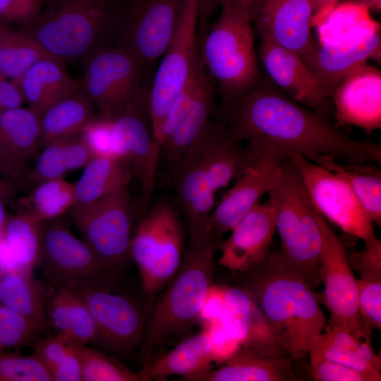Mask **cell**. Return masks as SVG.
Masks as SVG:
<instances>
[{
  "mask_svg": "<svg viewBox=\"0 0 381 381\" xmlns=\"http://www.w3.org/2000/svg\"><path fill=\"white\" fill-rule=\"evenodd\" d=\"M221 117L242 142L265 140L305 157L327 155L363 164L381 160L380 145L349 138L322 115L287 97L271 80L259 78L241 97L223 104Z\"/></svg>",
  "mask_w": 381,
  "mask_h": 381,
  "instance_id": "1",
  "label": "cell"
},
{
  "mask_svg": "<svg viewBox=\"0 0 381 381\" xmlns=\"http://www.w3.org/2000/svg\"><path fill=\"white\" fill-rule=\"evenodd\" d=\"M237 273L238 286L256 302L284 353L291 360L307 355L325 318L318 295L303 275L279 250Z\"/></svg>",
  "mask_w": 381,
  "mask_h": 381,
  "instance_id": "2",
  "label": "cell"
},
{
  "mask_svg": "<svg viewBox=\"0 0 381 381\" xmlns=\"http://www.w3.org/2000/svg\"><path fill=\"white\" fill-rule=\"evenodd\" d=\"M218 237L212 231L189 246L177 272L151 305L140 348L143 365L163 347L190 336L199 322L202 301L212 284Z\"/></svg>",
  "mask_w": 381,
  "mask_h": 381,
  "instance_id": "3",
  "label": "cell"
},
{
  "mask_svg": "<svg viewBox=\"0 0 381 381\" xmlns=\"http://www.w3.org/2000/svg\"><path fill=\"white\" fill-rule=\"evenodd\" d=\"M39 19L23 30L54 57L83 62L117 44L120 0H42Z\"/></svg>",
  "mask_w": 381,
  "mask_h": 381,
  "instance_id": "4",
  "label": "cell"
},
{
  "mask_svg": "<svg viewBox=\"0 0 381 381\" xmlns=\"http://www.w3.org/2000/svg\"><path fill=\"white\" fill-rule=\"evenodd\" d=\"M217 20L198 41L204 68L223 104L249 91L260 78L249 16L223 0Z\"/></svg>",
  "mask_w": 381,
  "mask_h": 381,
  "instance_id": "5",
  "label": "cell"
},
{
  "mask_svg": "<svg viewBox=\"0 0 381 381\" xmlns=\"http://www.w3.org/2000/svg\"><path fill=\"white\" fill-rule=\"evenodd\" d=\"M124 271L105 270L65 286L87 308L103 348L128 356L140 346L151 306L127 284Z\"/></svg>",
  "mask_w": 381,
  "mask_h": 381,
  "instance_id": "6",
  "label": "cell"
},
{
  "mask_svg": "<svg viewBox=\"0 0 381 381\" xmlns=\"http://www.w3.org/2000/svg\"><path fill=\"white\" fill-rule=\"evenodd\" d=\"M275 213V227L285 259L315 290L321 284V236L315 207L296 166L287 157L277 181L268 192Z\"/></svg>",
  "mask_w": 381,
  "mask_h": 381,
  "instance_id": "7",
  "label": "cell"
},
{
  "mask_svg": "<svg viewBox=\"0 0 381 381\" xmlns=\"http://www.w3.org/2000/svg\"><path fill=\"white\" fill-rule=\"evenodd\" d=\"M184 231L178 210L155 203L133 234L130 256L138 270L141 290L153 301L177 272L183 256Z\"/></svg>",
  "mask_w": 381,
  "mask_h": 381,
  "instance_id": "8",
  "label": "cell"
},
{
  "mask_svg": "<svg viewBox=\"0 0 381 381\" xmlns=\"http://www.w3.org/2000/svg\"><path fill=\"white\" fill-rule=\"evenodd\" d=\"M71 219L108 270L123 271L131 259L133 219L128 187L95 202L74 205Z\"/></svg>",
  "mask_w": 381,
  "mask_h": 381,
  "instance_id": "9",
  "label": "cell"
},
{
  "mask_svg": "<svg viewBox=\"0 0 381 381\" xmlns=\"http://www.w3.org/2000/svg\"><path fill=\"white\" fill-rule=\"evenodd\" d=\"M80 88L104 117L113 119L133 104L148 103L145 70L118 46L100 50L85 61Z\"/></svg>",
  "mask_w": 381,
  "mask_h": 381,
  "instance_id": "10",
  "label": "cell"
},
{
  "mask_svg": "<svg viewBox=\"0 0 381 381\" xmlns=\"http://www.w3.org/2000/svg\"><path fill=\"white\" fill-rule=\"evenodd\" d=\"M198 23V0H185L174 33L148 90V110L154 137L170 105L191 75L199 52Z\"/></svg>",
  "mask_w": 381,
  "mask_h": 381,
  "instance_id": "11",
  "label": "cell"
},
{
  "mask_svg": "<svg viewBox=\"0 0 381 381\" xmlns=\"http://www.w3.org/2000/svg\"><path fill=\"white\" fill-rule=\"evenodd\" d=\"M184 1L128 0L123 2L116 46L135 57L146 71L168 47Z\"/></svg>",
  "mask_w": 381,
  "mask_h": 381,
  "instance_id": "12",
  "label": "cell"
},
{
  "mask_svg": "<svg viewBox=\"0 0 381 381\" xmlns=\"http://www.w3.org/2000/svg\"><path fill=\"white\" fill-rule=\"evenodd\" d=\"M286 155L299 171L315 207L325 219L365 244L377 238L373 222L344 179L303 156L291 152Z\"/></svg>",
  "mask_w": 381,
  "mask_h": 381,
  "instance_id": "13",
  "label": "cell"
},
{
  "mask_svg": "<svg viewBox=\"0 0 381 381\" xmlns=\"http://www.w3.org/2000/svg\"><path fill=\"white\" fill-rule=\"evenodd\" d=\"M246 143L253 149V158L210 217V228L218 236L229 231L260 202L275 185L287 158L284 150L268 140H254Z\"/></svg>",
  "mask_w": 381,
  "mask_h": 381,
  "instance_id": "14",
  "label": "cell"
},
{
  "mask_svg": "<svg viewBox=\"0 0 381 381\" xmlns=\"http://www.w3.org/2000/svg\"><path fill=\"white\" fill-rule=\"evenodd\" d=\"M316 219L322 240L320 275L324 285L318 298L329 312L328 324L361 331L367 327L358 314L356 279L348 263L344 244L318 211Z\"/></svg>",
  "mask_w": 381,
  "mask_h": 381,
  "instance_id": "15",
  "label": "cell"
},
{
  "mask_svg": "<svg viewBox=\"0 0 381 381\" xmlns=\"http://www.w3.org/2000/svg\"><path fill=\"white\" fill-rule=\"evenodd\" d=\"M36 266L48 284L62 286L108 270L90 247L77 238L59 218L41 224Z\"/></svg>",
  "mask_w": 381,
  "mask_h": 381,
  "instance_id": "16",
  "label": "cell"
},
{
  "mask_svg": "<svg viewBox=\"0 0 381 381\" xmlns=\"http://www.w3.org/2000/svg\"><path fill=\"white\" fill-rule=\"evenodd\" d=\"M313 0H256L249 11L262 41L279 45L301 59L316 42L311 32Z\"/></svg>",
  "mask_w": 381,
  "mask_h": 381,
  "instance_id": "17",
  "label": "cell"
},
{
  "mask_svg": "<svg viewBox=\"0 0 381 381\" xmlns=\"http://www.w3.org/2000/svg\"><path fill=\"white\" fill-rule=\"evenodd\" d=\"M111 119L121 156L139 181L141 203L146 207L152 195L161 152L153 135L148 104L131 105Z\"/></svg>",
  "mask_w": 381,
  "mask_h": 381,
  "instance_id": "18",
  "label": "cell"
},
{
  "mask_svg": "<svg viewBox=\"0 0 381 381\" xmlns=\"http://www.w3.org/2000/svg\"><path fill=\"white\" fill-rule=\"evenodd\" d=\"M177 205L188 229L189 246L203 241L212 231L210 217L215 206L201 155L193 145L172 174Z\"/></svg>",
  "mask_w": 381,
  "mask_h": 381,
  "instance_id": "19",
  "label": "cell"
},
{
  "mask_svg": "<svg viewBox=\"0 0 381 381\" xmlns=\"http://www.w3.org/2000/svg\"><path fill=\"white\" fill-rule=\"evenodd\" d=\"M230 231L219 246V263L236 273L257 265L269 253L276 231L273 205L269 199L256 205Z\"/></svg>",
  "mask_w": 381,
  "mask_h": 381,
  "instance_id": "20",
  "label": "cell"
},
{
  "mask_svg": "<svg viewBox=\"0 0 381 381\" xmlns=\"http://www.w3.org/2000/svg\"><path fill=\"white\" fill-rule=\"evenodd\" d=\"M339 126L352 125L370 133L381 128V72L364 64L335 88L331 95Z\"/></svg>",
  "mask_w": 381,
  "mask_h": 381,
  "instance_id": "21",
  "label": "cell"
},
{
  "mask_svg": "<svg viewBox=\"0 0 381 381\" xmlns=\"http://www.w3.org/2000/svg\"><path fill=\"white\" fill-rule=\"evenodd\" d=\"M259 52L271 81L287 97L327 119L333 111L330 99L294 52L262 41Z\"/></svg>",
  "mask_w": 381,
  "mask_h": 381,
  "instance_id": "22",
  "label": "cell"
},
{
  "mask_svg": "<svg viewBox=\"0 0 381 381\" xmlns=\"http://www.w3.org/2000/svg\"><path fill=\"white\" fill-rule=\"evenodd\" d=\"M380 31L337 46L317 44L301 58L315 76L324 95L330 99L335 88L370 58L380 59Z\"/></svg>",
  "mask_w": 381,
  "mask_h": 381,
  "instance_id": "23",
  "label": "cell"
},
{
  "mask_svg": "<svg viewBox=\"0 0 381 381\" xmlns=\"http://www.w3.org/2000/svg\"><path fill=\"white\" fill-rule=\"evenodd\" d=\"M237 140L220 120L210 121L195 143L205 166L209 183L216 193L236 180L251 162L253 149Z\"/></svg>",
  "mask_w": 381,
  "mask_h": 381,
  "instance_id": "24",
  "label": "cell"
},
{
  "mask_svg": "<svg viewBox=\"0 0 381 381\" xmlns=\"http://www.w3.org/2000/svg\"><path fill=\"white\" fill-rule=\"evenodd\" d=\"M222 322L242 346L270 356L286 355L256 302L238 286H227Z\"/></svg>",
  "mask_w": 381,
  "mask_h": 381,
  "instance_id": "25",
  "label": "cell"
},
{
  "mask_svg": "<svg viewBox=\"0 0 381 381\" xmlns=\"http://www.w3.org/2000/svg\"><path fill=\"white\" fill-rule=\"evenodd\" d=\"M371 333L367 327L356 332L327 323L308 351L310 360L334 361L380 381V359L373 349Z\"/></svg>",
  "mask_w": 381,
  "mask_h": 381,
  "instance_id": "26",
  "label": "cell"
},
{
  "mask_svg": "<svg viewBox=\"0 0 381 381\" xmlns=\"http://www.w3.org/2000/svg\"><path fill=\"white\" fill-rule=\"evenodd\" d=\"M45 311L48 326L68 340L103 348L97 325L85 303L69 288L45 286Z\"/></svg>",
  "mask_w": 381,
  "mask_h": 381,
  "instance_id": "27",
  "label": "cell"
},
{
  "mask_svg": "<svg viewBox=\"0 0 381 381\" xmlns=\"http://www.w3.org/2000/svg\"><path fill=\"white\" fill-rule=\"evenodd\" d=\"M24 102L40 116L52 105L80 88V80L68 74L64 62L53 56L30 66L16 81Z\"/></svg>",
  "mask_w": 381,
  "mask_h": 381,
  "instance_id": "28",
  "label": "cell"
},
{
  "mask_svg": "<svg viewBox=\"0 0 381 381\" xmlns=\"http://www.w3.org/2000/svg\"><path fill=\"white\" fill-rule=\"evenodd\" d=\"M216 87L206 72L185 116L161 146L169 170L173 174L206 129L214 111Z\"/></svg>",
  "mask_w": 381,
  "mask_h": 381,
  "instance_id": "29",
  "label": "cell"
},
{
  "mask_svg": "<svg viewBox=\"0 0 381 381\" xmlns=\"http://www.w3.org/2000/svg\"><path fill=\"white\" fill-rule=\"evenodd\" d=\"M213 363L210 344L204 329L179 342L171 351L154 357L140 370L147 381L167 380L174 375L184 380L195 378L210 370Z\"/></svg>",
  "mask_w": 381,
  "mask_h": 381,
  "instance_id": "30",
  "label": "cell"
},
{
  "mask_svg": "<svg viewBox=\"0 0 381 381\" xmlns=\"http://www.w3.org/2000/svg\"><path fill=\"white\" fill-rule=\"evenodd\" d=\"M291 358L270 356L250 348L241 350L220 367L210 369L195 381H293L298 380Z\"/></svg>",
  "mask_w": 381,
  "mask_h": 381,
  "instance_id": "31",
  "label": "cell"
},
{
  "mask_svg": "<svg viewBox=\"0 0 381 381\" xmlns=\"http://www.w3.org/2000/svg\"><path fill=\"white\" fill-rule=\"evenodd\" d=\"M0 304L30 319L48 334L45 286L23 270L0 268Z\"/></svg>",
  "mask_w": 381,
  "mask_h": 381,
  "instance_id": "32",
  "label": "cell"
},
{
  "mask_svg": "<svg viewBox=\"0 0 381 381\" xmlns=\"http://www.w3.org/2000/svg\"><path fill=\"white\" fill-rule=\"evenodd\" d=\"M95 108L81 88L52 105L40 116V147L79 135L95 117Z\"/></svg>",
  "mask_w": 381,
  "mask_h": 381,
  "instance_id": "33",
  "label": "cell"
},
{
  "mask_svg": "<svg viewBox=\"0 0 381 381\" xmlns=\"http://www.w3.org/2000/svg\"><path fill=\"white\" fill-rule=\"evenodd\" d=\"M133 175L130 166L122 158L94 157L84 167L81 176L74 183V205L90 203L128 187Z\"/></svg>",
  "mask_w": 381,
  "mask_h": 381,
  "instance_id": "34",
  "label": "cell"
},
{
  "mask_svg": "<svg viewBox=\"0 0 381 381\" xmlns=\"http://www.w3.org/2000/svg\"><path fill=\"white\" fill-rule=\"evenodd\" d=\"M306 158L344 179L373 224H381V173L377 167L353 162L344 164L327 155L315 154Z\"/></svg>",
  "mask_w": 381,
  "mask_h": 381,
  "instance_id": "35",
  "label": "cell"
},
{
  "mask_svg": "<svg viewBox=\"0 0 381 381\" xmlns=\"http://www.w3.org/2000/svg\"><path fill=\"white\" fill-rule=\"evenodd\" d=\"M93 157L80 134L60 140L43 147L37 162L26 170L22 179L35 186L44 181L64 178L84 167Z\"/></svg>",
  "mask_w": 381,
  "mask_h": 381,
  "instance_id": "36",
  "label": "cell"
},
{
  "mask_svg": "<svg viewBox=\"0 0 381 381\" xmlns=\"http://www.w3.org/2000/svg\"><path fill=\"white\" fill-rule=\"evenodd\" d=\"M316 28L318 44L337 46L380 31V24L370 10L353 0L337 4L325 20Z\"/></svg>",
  "mask_w": 381,
  "mask_h": 381,
  "instance_id": "37",
  "label": "cell"
},
{
  "mask_svg": "<svg viewBox=\"0 0 381 381\" xmlns=\"http://www.w3.org/2000/svg\"><path fill=\"white\" fill-rule=\"evenodd\" d=\"M40 116L21 107L0 111V144L23 168L40 147Z\"/></svg>",
  "mask_w": 381,
  "mask_h": 381,
  "instance_id": "38",
  "label": "cell"
},
{
  "mask_svg": "<svg viewBox=\"0 0 381 381\" xmlns=\"http://www.w3.org/2000/svg\"><path fill=\"white\" fill-rule=\"evenodd\" d=\"M74 204V184L64 178H58L35 185L20 202L22 207L20 212L42 223L59 218Z\"/></svg>",
  "mask_w": 381,
  "mask_h": 381,
  "instance_id": "39",
  "label": "cell"
},
{
  "mask_svg": "<svg viewBox=\"0 0 381 381\" xmlns=\"http://www.w3.org/2000/svg\"><path fill=\"white\" fill-rule=\"evenodd\" d=\"M48 56L52 55L24 30L0 26V78L16 82L35 62Z\"/></svg>",
  "mask_w": 381,
  "mask_h": 381,
  "instance_id": "40",
  "label": "cell"
},
{
  "mask_svg": "<svg viewBox=\"0 0 381 381\" xmlns=\"http://www.w3.org/2000/svg\"><path fill=\"white\" fill-rule=\"evenodd\" d=\"M41 224L20 212L7 217L0 238L18 270L31 272L37 265Z\"/></svg>",
  "mask_w": 381,
  "mask_h": 381,
  "instance_id": "41",
  "label": "cell"
},
{
  "mask_svg": "<svg viewBox=\"0 0 381 381\" xmlns=\"http://www.w3.org/2000/svg\"><path fill=\"white\" fill-rule=\"evenodd\" d=\"M73 344L80 362L82 381H147L140 371H131L100 350L82 344Z\"/></svg>",
  "mask_w": 381,
  "mask_h": 381,
  "instance_id": "42",
  "label": "cell"
},
{
  "mask_svg": "<svg viewBox=\"0 0 381 381\" xmlns=\"http://www.w3.org/2000/svg\"><path fill=\"white\" fill-rule=\"evenodd\" d=\"M40 333L30 319L0 304V351L35 344Z\"/></svg>",
  "mask_w": 381,
  "mask_h": 381,
  "instance_id": "43",
  "label": "cell"
},
{
  "mask_svg": "<svg viewBox=\"0 0 381 381\" xmlns=\"http://www.w3.org/2000/svg\"><path fill=\"white\" fill-rule=\"evenodd\" d=\"M0 381H52L49 370L33 353L0 351Z\"/></svg>",
  "mask_w": 381,
  "mask_h": 381,
  "instance_id": "44",
  "label": "cell"
},
{
  "mask_svg": "<svg viewBox=\"0 0 381 381\" xmlns=\"http://www.w3.org/2000/svg\"><path fill=\"white\" fill-rule=\"evenodd\" d=\"M80 135L94 157L109 156L123 159L111 119L100 115L95 116L85 126Z\"/></svg>",
  "mask_w": 381,
  "mask_h": 381,
  "instance_id": "45",
  "label": "cell"
},
{
  "mask_svg": "<svg viewBox=\"0 0 381 381\" xmlns=\"http://www.w3.org/2000/svg\"><path fill=\"white\" fill-rule=\"evenodd\" d=\"M358 314L368 328L381 329V281L356 279Z\"/></svg>",
  "mask_w": 381,
  "mask_h": 381,
  "instance_id": "46",
  "label": "cell"
},
{
  "mask_svg": "<svg viewBox=\"0 0 381 381\" xmlns=\"http://www.w3.org/2000/svg\"><path fill=\"white\" fill-rule=\"evenodd\" d=\"M348 263L361 279L381 281V241L376 238L361 250L346 253Z\"/></svg>",
  "mask_w": 381,
  "mask_h": 381,
  "instance_id": "47",
  "label": "cell"
},
{
  "mask_svg": "<svg viewBox=\"0 0 381 381\" xmlns=\"http://www.w3.org/2000/svg\"><path fill=\"white\" fill-rule=\"evenodd\" d=\"M309 372L316 381H373L356 369L325 358L310 360Z\"/></svg>",
  "mask_w": 381,
  "mask_h": 381,
  "instance_id": "48",
  "label": "cell"
},
{
  "mask_svg": "<svg viewBox=\"0 0 381 381\" xmlns=\"http://www.w3.org/2000/svg\"><path fill=\"white\" fill-rule=\"evenodd\" d=\"M202 329L207 334L212 361L217 364L224 363L242 348L241 343L227 332L222 321Z\"/></svg>",
  "mask_w": 381,
  "mask_h": 381,
  "instance_id": "49",
  "label": "cell"
},
{
  "mask_svg": "<svg viewBox=\"0 0 381 381\" xmlns=\"http://www.w3.org/2000/svg\"><path fill=\"white\" fill-rule=\"evenodd\" d=\"M42 0H0V17L8 23L28 27L40 18Z\"/></svg>",
  "mask_w": 381,
  "mask_h": 381,
  "instance_id": "50",
  "label": "cell"
},
{
  "mask_svg": "<svg viewBox=\"0 0 381 381\" xmlns=\"http://www.w3.org/2000/svg\"><path fill=\"white\" fill-rule=\"evenodd\" d=\"M71 348L70 341L62 335H46L34 344L33 354L49 370L50 375L65 358ZM52 377V376H51Z\"/></svg>",
  "mask_w": 381,
  "mask_h": 381,
  "instance_id": "51",
  "label": "cell"
},
{
  "mask_svg": "<svg viewBox=\"0 0 381 381\" xmlns=\"http://www.w3.org/2000/svg\"><path fill=\"white\" fill-rule=\"evenodd\" d=\"M227 286L212 284L202 301L199 322L202 327L222 321L224 314Z\"/></svg>",
  "mask_w": 381,
  "mask_h": 381,
  "instance_id": "52",
  "label": "cell"
},
{
  "mask_svg": "<svg viewBox=\"0 0 381 381\" xmlns=\"http://www.w3.org/2000/svg\"><path fill=\"white\" fill-rule=\"evenodd\" d=\"M70 344L66 356L51 373L52 381H82L80 362L73 342Z\"/></svg>",
  "mask_w": 381,
  "mask_h": 381,
  "instance_id": "53",
  "label": "cell"
},
{
  "mask_svg": "<svg viewBox=\"0 0 381 381\" xmlns=\"http://www.w3.org/2000/svg\"><path fill=\"white\" fill-rule=\"evenodd\" d=\"M24 99L18 83L0 78V105L4 109L21 107Z\"/></svg>",
  "mask_w": 381,
  "mask_h": 381,
  "instance_id": "54",
  "label": "cell"
},
{
  "mask_svg": "<svg viewBox=\"0 0 381 381\" xmlns=\"http://www.w3.org/2000/svg\"><path fill=\"white\" fill-rule=\"evenodd\" d=\"M26 169L15 162L0 144V178L11 181L23 179Z\"/></svg>",
  "mask_w": 381,
  "mask_h": 381,
  "instance_id": "55",
  "label": "cell"
},
{
  "mask_svg": "<svg viewBox=\"0 0 381 381\" xmlns=\"http://www.w3.org/2000/svg\"><path fill=\"white\" fill-rule=\"evenodd\" d=\"M222 1V0H198L199 38H201L207 32L209 19L215 9L220 6Z\"/></svg>",
  "mask_w": 381,
  "mask_h": 381,
  "instance_id": "56",
  "label": "cell"
},
{
  "mask_svg": "<svg viewBox=\"0 0 381 381\" xmlns=\"http://www.w3.org/2000/svg\"><path fill=\"white\" fill-rule=\"evenodd\" d=\"M339 0H313L311 26L322 23L338 4Z\"/></svg>",
  "mask_w": 381,
  "mask_h": 381,
  "instance_id": "57",
  "label": "cell"
},
{
  "mask_svg": "<svg viewBox=\"0 0 381 381\" xmlns=\"http://www.w3.org/2000/svg\"><path fill=\"white\" fill-rule=\"evenodd\" d=\"M10 195L0 192V236L4 227L7 216L6 214L4 198Z\"/></svg>",
  "mask_w": 381,
  "mask_h": 381,
  "instance_id": "58",
  "label": "cell"
},
{
  "mask_svg": "<svg viewBox=\"0 0 381 381\" xmlns=\"http://www.w3.org/2000/svg\"><path fill=\"white\" fill-rule=\"evenodd\" d=\"M365 6L370 11L380 12L381 0H353Z\"/></svg>",
  "mask_w": 381,
  "mask_h": 381,
  "instance_id": "59",
  "label": "cell"
},
{
  "mask_svg": "<svg viewBox=\"0 0 381 381\" xmlns=\"http://www.w3.org/2000/svg\"><path fill=\"white\" fill-rule=\"evenodd\" d=\"M223 1V0H222ZM249 16V11L256 0H229Z\"/></svg>",
  "mask_w": 381,
  "mask_h": 381,
  "instance_id": "60",
  "label": "cell"
},
{
  "mask_svg": "<svg viewBox=\"0 0 381 381\" xmlns=\"http://www.w3.org/2000/svg\"><path fill=\"white\" fill-rule=\"evenodd\" d=\"M13 182L0 178V192H8L13 188Z\"/></svg>",
  "mask_w": 381,
  "mask_h": 381,
  "instance_id": "61",
  "label": "cell"
},
{
  "mask_svg": "<svg viewBox=\"0 0 381 381\" xmlns=\"http://www.w3.org/2000/svg\"><path fill=\"white\" fill-rule=\"evenodd\" d=\"M3 110L1 106L0 105V111H1Z\"/></svg>",
  "mask_w": 381,
  "mask_h": 381,
  "instance_id": "62",
  "label": "cell"
}]
</instances>
